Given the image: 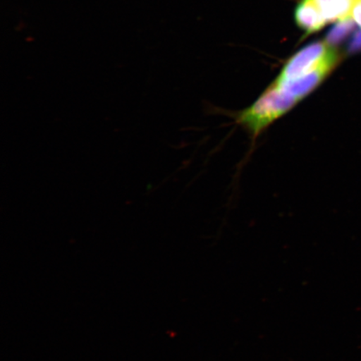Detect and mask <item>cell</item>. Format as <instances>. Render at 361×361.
<instances>
[{"label":"cell","instance_id":"obj_1","mask_svg":"<svg viewBox=\"0 0 361 361\" xmlns=\"http://www.w3.org/2000/svg\"><path fill=\"white\" fill-rule=\"evenodd\" d=\"M297 25L307 34H313L327 24L317 0H302L295 11Z\"/></svg>","mask_w":361,"mask_h":361},{"label":"cell","instance_id":"obj_2","mask_svg":"<svg viewBox=\"0 0 361 361\" xmlns=\"http://www.w3.org/2000/svg\"><path fill=\"white\" fill-rule=\"evenodd\" d=\"M355 0H317L327 22L338 21L350 16Z\"/></svg>","mask_w":361,"mask_h":361},{"label":"cell","instance_id":"obj_3","mask_svg":"<svg viewBox=\"0 0 361 361\" xmlns=\"http://www.w3.org/2000/svg\"><path fill=\"white\" fill-rule=\"evenodd\" d=\"M355 28V21L350 16L338 20L337 24L329 31L326 36V42L333 47L345 40L348 35L353 32Z\"/></svg>","mask_w":361,"mask_h":361},{"label":"cell","instance_id":"obj_4","mask_svg":"<svg viewBox=\"0 0 361 361\" xmlns=\"http://www.w3.org/2000/svg\"><path fill=\"white\" fill-rule=\"evenodd\" d=\"M361 51V30L357 31L352 38L349 44L348 52L354 54Z\"/></svg>","mask_w":361,"mask_h":361},{"label":"cell","instance_id":"obj_5","mask_svg":"<svg viewBox=\"0 0 361 361\" xmlns=\"http://www.w3.org/2000/svg\"><path fill=\"white\" fill-rule=\"evenodd\" d=\"M350 16L353 18L355 23L361 26V1L360 0H355L353 8L350 13Z\"/></svg>","mask_w":361,"mask_h":361},{"label":"cell","instance_id":"obj_6","mask_svg":"<svg viewBox=\"0 0 361 361\" xmlns=\"http://www.w3.org/2000/svg\"><path fill=\"white\" fill-rule=\"evenodd\" d=\"M360 1H361V0H360Z\"/></svg>","mask_w":361,"mask_h":361}]
</instances>
